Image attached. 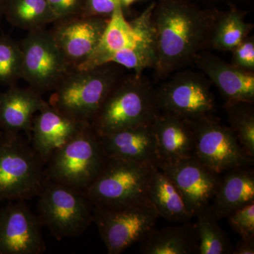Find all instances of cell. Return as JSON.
<instances>
[{
	"label": "cell",
	"mask_w": 254,
	"mask_h": 254,
	"mask_svg": "<svg viewBox=\"0 0 254 254\" xmlns=\"http://www.w3.org/2000/svg\"><path fill=\"white\" fill-rule=\"evenodd\" d=\"M152 23L159 77L184 67L210 43L215 18L188 0H159Z\"/></svg>",
	"instance_id": "obj_1"
},
{
	"label": "cell",
	"mask_w": 254,
	"mask_h": 254,
	"mask_svg": "<svg viewBox=\"0 0 254 254\" xmlns=\"http://www.w3.org/2000/svg\"><path fill=\"white\" fill-rule=\"evenodd\" d=\"M120 66L108 63L86 69L71 68L52 91L48 103L73 121L91 126L105 98L123 76Z\"/></svg>",
	"instance_id": "obj_2"
},
{
	"label": "cell",
	"mask_w": 254,
	"mask_h": 254,
	"mask_svg": "<svg viewBox=\"0 0 254 254\" xmlns=\"http://www.w3.org/2000/svg\"><path fill=\"white\" fill-rule=\"evenodd\" d=\"M160 113L154 88L141 74L123 76L110 92L91 124L103 135L152 125Z\"/></svg>",
	"instance_id": "obj_3"
},
{
	"label": "cell",
	"mask_w": 254,
	"mask_h": 254,
	"mask_svg": "<svg viewBox=\"0 0 254 254\" xmlns=\"http://www.w3.org/2000/svg\"><path fill=\"white\" fill-rule=\"evenodd\" d=\"M48 180L46 164L20 133H4L0 143V202L38 196Z\"/></svg>",
	"instance_id": "obj_4"
},
{
	"label": "cell",
	"mask_w": 254,
	"mask_h": 254,
	"mask_svg": "<svg viewBox=\"0 0 254 254\" xmlns=\"http://www.w3.org/2000/svg\"><path fill=\"white\" fill-rule=\"evenodd\" d=\"M106 161L99 136L88 125L50 157L46 165V177L50 181L85 192Z\"/></svg>",
	"instance_id": "obj_5"
},
{
	"label": "cell",
	"mask_w": 254,
	"mask_h": 254,
	"mask_svg": "<svg viewBox=\"0 0 254 254\" xmlns=\"http://www.w3.org/2000/svg\"><path fill=\"white\" fill-rule=\"evenodd\" d=\"M38 196V218L60 241L81 236L93 223L94 205L86 193L47 180Z\"/></svg>",
	"instance_id": "obj_6"
},
{
	"label": "cell",
	"mask_w": 254,
	"mask_h": 254,
	"mask_svg": "<svg viewBox=\"0 0 254 254\" xmlns=\"http://www.w3.org/2000/svg\"><path fill=\"white\" fill-rule=\"evenodd\" d=\"M153 165L107 158L101 173L85 193L94 207L127 208L148 201Z\"/></svg>",
	"instance_id": "obj_7"
},
{
	"label": "cell",
	"mask_w": 254,
	"mask_h": 254,
	"mask_svg": "<svg viewBox=\"0 0 254 254\" xmlns=\"http://www.w3.org/2000/svg\"><path fill=\"white\" fill-rule=\"evenodd\" d=\"M159 218L149 200L127 208L95 207L93 223L109 254H120L140 243L155 228Z\"/></svg>",
	"instance_id": "obj_8"
},
{
	"label": "cell",
	"mask_w": 254,
	"mask_h": 254,
	"mask_svg": "<svg viewBox=\"0 0 254 254\" xmlns=\"http://www.w3.org/2000/svg\"><path fill=\"white\" fill-rule=\"evenodd\" d=\"M193 156L205 168L220 175L237 167L252 166L253 159L245 153L232 128L213 115L193 120Z\"/></svg>",
	"instance_id": "obj_9"
},
{
	"label": "cell",
	"mask_w": 254,
	"mask_h": 254,
	"mask_svg": "<svg viewBox=\"0 0 254 254\" xmlns=\"http://www.w3.org/2000/svg\"><path fill=\"white\" fill-rule=\"evenodd\" d=\"M22 53V78L40 94L53 91L72 67L65 59L50 31H29L20 43Z\"/></svg>",
	"instance_id": "obj_10"
},
{
	"label": "cell",
	"mask_w": 254,
	"mask_h": 254,
	"mask_svg": "<svg viewBox=\"0 0 254 254\" xmlns=\"http://www.w3.org/2000/svg\"><path fill=\"white\" fill-rule=\"evenodd\" d=\"M155 91L160 113L195 120L216 111L210 82L203 73L182 71Z\"/></svg>",
	"instance_id": "obj_11"
},
{
	"label": "cell",
	"mask_w": 254,
	"mask_h": 254,
	"mask_svg": "<svg viewBox=\"0 0 254 254\" xmlns=\"http://www.w3.org/2000/svg\"><path fill=\"white\" fill-rule=\"evenodd\" d=\"M155 2L151 3L138 17L128 21L119 1L110 16L101 39L93 54L79 67L80 69L96 67L109 63L110 58L123 50L132 49L145 38L155 34L152 13Z\"/></svg>",
	"instance_id": "obj_12"
},
{
	"label": "cell",
	"mask_w": 254,
	"mask_h": 254,
	"mask_svg": "<svg viewBox=\"0 0 254 254\" xmlns=\"http://www.w3.org/2000/svg\"><path fill=\"white\" fill-rule=\"evenodd\" d=\"M41 221L24 200L0 209V254H41L46 250Z\"/></svg>",
	"instance_id": "obj_13"
},
{
	"label": "cell",
	"mask_w": 254,
	"mask_h": 254,
	"mask_svg": "<svg viewBox=\"0 0 254 254\" xmlns=\"http://www.w3.org/2000/svg\"><path fill=\"white\" fill-rule=\"evenodd\" d=\"M110 17L81 15L53 23L50 33L71 67H79L93 54Z\"/></svg>",
	"instance_id": "obj_14"
},
{
	"label": "cell",
	"mask_w": 254,
	"mask_h": 254,
	"mask_svg": "<svg viewBox=\"0 0 254 254\" xmlns=\"http://www.w3.org/2000/svg\"><path fill=\"white\" fill-rule=\"evenodd\" d=\"M156 167L175 184L193 217L210 204L218 189L220 177L205 168L195 157L159 163Z\"/></svg>",
	"instance_id": "obj_15"
},
{
	"label": "cell",
	"mask_w": 254,
	"mask_h": 254,
	"mask_svg": "<svg viewBox=\"0 0 254 254\" xmlns=\"http://www.w3.org/2000/svg\"><path fill=\"white\" fill-rule=\"evenodd\" d=\"M193 61L213 83L225 99V105L254 101V73L227 63L210 53L200 52Z\"/></svg>",
	"instance_id": "obj_16"
},
{
	"label": "cell",
	"mask_w": 254,
	"mask_h": 254,
	"mask_svg": "<svg viewBox=\"0 0 254 254\" xmlns=\"http://www.w3.org/2000/svg\"><path fill=\"white\" fill-rule=\"evenodd\" d=\"M98 136L108 158L155 166L159 163L153 124Z\"/></svg>",
	"instance_id": "obj_17"
},
{
	"label": "cell",
	"mask_w": 254,
	"mask_h": 254,
	"mask_svg": "<svg viewBox=\"0 0 254 254\" xmlns=\"http://www.w3.org/2000/svg\"><path fill=\"white\" fill-rule=\"evenodd\" d=\"M52 108L49 103L33 120L30 143L38 156L47 163L55 151L67 143L83 127Z\"/></svg>",
	"instance_id": "obj_18"
},
{
	"label": "cell",
	"mask_w": 254,
	"mask_h": 254,
	"mask_svg": "<svg viewBox=\"0 0 254 254\" xmlns=\"http://www.w3.org/2000/svg\"><path fill=\"white\" fill-rule=\"evenodd\" d=\"M153 127L156 138L158 164L172 163L193 156V120L160 113L153 122Z\"/></svg>",
	"instance_id": "obj_19"
},
{
	"label": "cell",
	"mask_w": 254,
	"mask_h": 254,
	"mask_svg": "<svg viewBox=\"0 0 254 254\" xmlns=\"http://www.w3.org/2000/svg\"><path fill=\"white\" fill-rule=\"evenodd\" d=\"M31 88L17 85L0 93V128L4 133L26 132L31 136L33 120L48 102Z\"/></svg>",
	"instance_id": "obj_20"
},
{
	"label": "cell",
	"mask_w": 254,
	"mask_h": 254,
	"mask_svg": "<svg viewBox=\"0 0 254 254\" xmlns=\"http://www.w3.org/2000/svg\"><path fill=\"white\" fill-rule=\"evenodd\" d=\"M254 173L251 166H242L223 173L210 204L218 220L254 202Z\"/></svg>",
	"instance_id": "obj_21"
},
{
	"label": "cell",
	"mask_w": 254,
	"mask_h": 254,
	"mask_svg": "<svg viewBox=\"0 0 254 254\" xmlns=\"http://www.w3.org/2000/svg\"><path fill=\"white\" fill-rule=\"evenodd\" d=\"M198 245L195 224L188 221L175 226L155 227L140 242L139 252L143 254H196Z\"/></svg>",
	"instance_id": "obj_22"
},
{
	"label": "cell",
	"mask_w": 254,
	"mask_h": 254,
	"mask_svg": "<svg viewBox=\"0 0 254 254\" xmlns=\"http://www.w3.org/2000/svg\"><path fill=\"white\" fill-rule=\"evenodd\" d=\"M147 196L159 218L178 223L190 221L193 218L175 184L155 165L152 167Z\"/></svg>",
	"instance_id": "obj_23"
},
{
	"label": "cell",
	"mask_w": 254,
	"mask_h": 254,
	"mask_svg": "<svg viewBox=\"0 0 254 254\" xmlns=\"http://www.w3.org/2000/svg\"><path fill=\"white\" fill-rule=\"evenodd\" d=\"M4 16L12 26L28 31L56 21L48 0H6Z\"/></svg>",
	"instance_id": "obj_24"
},
{
	"label": "cell",
	"mask_w": 254,
	"mask_h": 254,
	"mask_svg": "<svg viewBox=\"0 0 254 254\" xmlns=\"http://www.w3.org/2000/svg\"><path fill=\"white\" fill-rule=\"evenodd\" d=\"M198 232L199 254H232V245L226 232L220 227L218 219L212 211L210 205L199 210L195 216Z\"/></svg>",
	"instance_id": "obj_25"
},
{
	"label": "cell",
	"mask_w": 254,
	"mask_h": 254,
	"mask_svg": "<svg viewBox=\"0 0 254 254\" xmlns=\"http://www.w3.org/2000/svg\"><path fill=\"white\" fill-rule=\"evenodd\" d=\"M252 28L240 11L231 10L215 19L210 45L216 50L232 52L248 37Z\"/></svg>",
	"instance_id": "obj_26"
},
{
	"label": "cell",
	"mask_w": 254,
	"mask_h": 254,
	"mask_svg": "<svg viewBox=\"0 0 254 254\" xmlns=\"http://www.w3.org/2000/svg\"><path fill=\"white\" fill-rule=\"evenodd\" d=\"M230 128L247 155L254 158V111L253 103L225 105Z\"/></svg>",
	"instance_id": "obj_27"
},
{
	"label": "cell",
	"mask_w": 254,
	"mask_h": 254,
	"mask_svg": "<svg viewBox=\"0 0 254 254\" xmlns=\"http://www.w3.org/2000/svg\"><path fill=\"white\" fill-rule=\"evenodd\" d=\"M22 78V53L18 42L0 36V85L14 86Z\"/></svg>",
	"instance_id": "obj_28"
},
{
	"label": "cell",
	"mask_w": 254,
	"mask_h": 254,
	"mask_svg": "<svg viewBox=\"0 0 254 254\" xmlns=\"http://www.w3.org/2000/svg\"><path fill=\"white\" fill-rule=\"evenodd\" d=\"M227 218L233 231L241 238L254 237V202L237 209Z\"/></svg>",
	"instance_id": "obj_29"
},
{
	"label": "cell",
	"mask_w": 254,
	"mask_h": 254,
	"mask_svg": "<svg viewBox=\"0 0 254 254\" xmlns=\"http://www.w3.org/2000/svg\"><path fill=\"white\" fill-rule=\"evenodd\" d=\"M48 2L56 21L81 16L84 9L85 0H48Z\"/></svg>",
	"instance_id": "obj_30"
},
{
	"label": "cell",
	"mask_w": 254,
	"mask_h": 254,
	"mask_svg": "<svg viewBox=\"0 0 254 254\" xmlns=\"http://www.w3.org/2000/svg\"><path fill=\"white\" fill-rule=\"evenodd\" d=\"M233 64L243 69L254 71V41L247 37L239 46L232 50Z\"/></svg>",
	"instance_id": "obj_31"
},
{
	"label": "cell",
	"mask_w": 254,
	"mask_h": 254,
	"mask_svg": "<svg viewBox=\"0 0 254 254\" xmlns=\"http://www.w3.org/2000/svg\"><path fill=\"white\" fill-rule=\"evenodd\" d=\"M120 0H85L83 16L110 17Z\"/></svg>",
	"instance_id": "obj_32"
},
{
	"label": "cell",
	"mask_w": 254,
	"mask_h": 254,
	"mask_svg": "<svg viewBox=\"0 0 254 254\" xmlns=\"http://www.w3.org/2000/svg\"><path fill=\"white\" fill-rule=\"evenodd\" d=\"M254 237L252 238H241L234 247L232 254H254Z\"/></svg>",
	"instance_id": "obj_33"
},
{
	"label": "cell",
	"mask_w": 254,
	"mask_h": 254,
	"mask_svg": "<svg viewBox=\"0 0 254 254\" xmlns=\"http://www.w3.org/2000/svg\"><path fill=\"white\" fill-rule=\"evenodd\" d=\"M5 3L6 0H0V23L3 17H4Z\"/></svg>",
	"instance_id": "obj_34"
},
{
	"label": "cell",
	"mask_w": 254,
	"mask_h": 254,
	"mask_svg": "<svg viewBox=\"0 0 254 254\" xmlns=\"http://www.w3.org/2000/svg\"><path fill=\"white\" fill-rule=\"evenodd\" d=\"M136 0H120L123 7H128L130 5L133 4Z\"/></svg>",
	"instance_id": "obj_35"
},
{
	"label": "cell",
	"mask_w": 254,
	"mask_h": 254,
	"mask_svg": "<svg viewBox=\"0 0 254 254\" xmlns=\"http://www.w3.org/2000/svg\"><path fill=\"white\" fill-rule=\"evenodd\" d=\"M3 136H4V132L0 131V143H1V140H2Z\"/></svg>",
	"instance_id": "obj_36"
}]
</instances>
